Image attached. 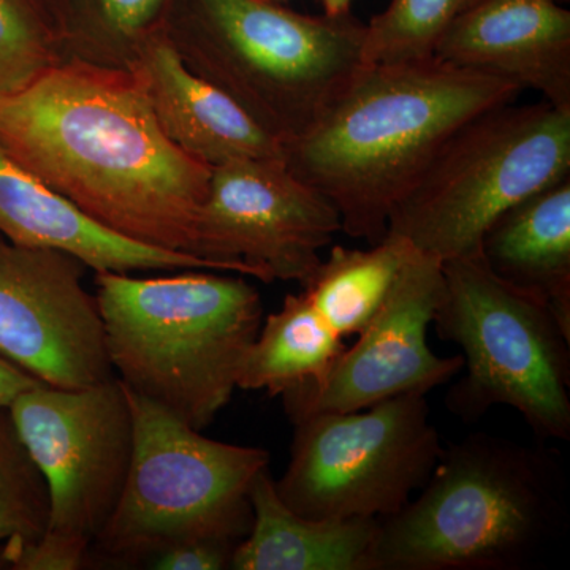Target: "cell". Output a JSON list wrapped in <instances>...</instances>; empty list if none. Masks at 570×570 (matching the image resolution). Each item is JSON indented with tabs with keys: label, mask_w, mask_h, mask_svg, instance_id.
<instances>
[{
	"label": "cell",
	"mask_w": 570,
	"mask_h": 570,
	"mask_svg": "<svg viewBox=\"0 0 570 570\" xmlns=\"http://www.w3.org/2000/svg\"><path fill=\"white\" fill-rule=\"evenodd\" d=\"M0 146L100 227L190 254L213 167L167 137L132 71L58 63L0 97Z\"/></svg>",
	"instance_id": "6da1fadb"
},
{
	"label": "cell",
	"mask_w": 570,
	"mask_h": 570,
	"mask_svg": "<svg viewBox=\"0 0 570 570\" xmlns=\"http://www.w3.org/2000/svg\"><path fill=\"white\" fill-rule=\"evenodd\" d=\"M521 91L434 56L363 63L324 115L283 146L284 164L335 206L344 234L374 246L450 135Z\"/></svg>",
	"instance_id": "7a4b0ae2"
},
{
	"label": "cell",
	"mask_w": 570,
	"mask_h": 570,
	"mask_svg": "<svg viewBox=\"0 0 570 570\" xmlns=\"http://www.w3.org/2000/svg\"><path fill=\"white\" fill-rule=\"evenodd\" d=\"M566 528L560 455L478 431L444 445L417 497L379 520L371 570L528 569Z\"/></svg>",
	"instance_id": "3957f363"
},
{
	"label": "cell",
	"mask_w": 570,
	"mask_h": 570,
	"mask_svg": "<svg viewBox=\"0 0 570 570\" xmlns=\"http://www.w3.org/2000/svg\"><path fill=\"white\" fill-rule=\"evenodd\" d=\"M216 273L223 272L96 273L116 377L198 431L230 403L243 358L264 322L257 288Z\"/></svg>",
	"instance_id": "277c9868"
},
{
	"label": "cell",
	"mask_w": 570,
	"mask_h": 570,
	"mask_svg": "<svg viewBox=\"0 0 570 570\" xmlns=\"http://www.w3.org/2000/svg\"><path fill=\"white\" fill-rule=\"evenodd\" d=\"M365 22L275 0H175L165 36L266 134L287 145L324 115L363 66Z\"/></svg>",
	"instance_id": "5b68a950"
},
{
	"label": "cell",
	"mask_w": 570,
	"mask_h": 570,
	"mask_svg": "<svg viewBox=\"0 0 570 570\" xmlns=\"http://www.w3.org/2000/svg\"><path fill=\"white\" fill-rule=\"evenodd\" d=\"M444 294L433 324L463 351V376L445 406L472 423L515 409L540 441L570 439V328L547 299L501 279L482 254L442 264Z\"/></svg>",
	"instance_id": "8992f818"
},
{
	"label": "cell",
	"mask_w": 570,
	"mask_h": 570,
	"mask_svg": "<svg viewBox=\"0 0 570 570\" xmlns=\"http://www.w3.org/2000/svg\"><path fill=\"white\" fill-rule=\"evenodd\" d=\"M570 175V110L499 105L455 130L392 209L387 235L439 262L480 253L508 209Z\"/></svg>",
	"instance_id": "52a82bcc"
},
{
	"label": "cell",
	"mask_w": 570,
	"mask_h": 570,
	"mask_svg": "<svg viewBox=\"0 0 570 570\" xmlns=\"http://www.w3.org/2000/svg\"><path fill=\"white\" fill-rule=\"evenodd\" d=\"M126 392L132 461L92 550L129 564L194 540L238 546L253 527L250 487L269 468L268 450L214 441L148 397Z\"/></svg>",
	"instance_id": "ba28073f"
},
{
	"label": "cell",
	"mask_w": 570,
	"mask_h": 570,
	"mask_svg": "<svg viewBox=\"0 0 570 570\" xmlns=\"http://www.w3.org/2000/svg\"><path fill=\"white\" fill-rule=\"evenodd\" d=\"M10 417L47 483L50 515L17 570L80 569L121 499L134 453V417L118 377L94 387L36 385Z\"/></svg>",
	"instance_id": "9c48e42d"
},
{
	"label": "cell",
	"mask_w": 570,
	"mask_h": 570,
	"mask_svg": "<svg viewBox=\"0 0 570 570\" xmlns=\"http://www.w3.org/2000/svg\"><path fill=\"white\" fill-rule=\"evenodd\" d=\"M292 425L291 460L275 487L288 509L313 520L395 515L423 489L444 448L423 393Z\"/></svg>",
	"instance_id": "30bf717a"
},
{
	"label": "cell",
	"mask_w": 570,
	"mask_h": 570,
	"mask_svg": "<svg viewBox=\"0 0 570 570\" xmlns=\"http://www.w3.org/2000/svg\"><path fill=\"white\" fill-rule=\"evenodd\" d=\"M337 232L335 206L284 160H234L213 167L190 254L265 284L303 285Z\"/></svg>",
	"instance_id": "8fae6325"
},
{
	"label": "cell",
	"mask_w": 570,
	"mask_h": 570,
	"mask_svg": "<svg viewBox=\"0 0 570 570\" xmlns=\"http://www.w3.org/2000/svg\"><path fill=\"white\" fill-rule=\"evenodd\" d=\"M88 266L48 247L0 235V356L55 389L94 387L115 377Z\"/></svg>",
	"instance_id": "7c38bea8"
},
{
	"label": "cell",
	"mask_w": 570,
	"mask_h": 570,
	"mask_svg": "<svg viewBox=\"0 0 570 570\" xmlns=\"http://www.w3.org/2000/svg\"><path fill=\"white\" fill-rule=\"evenodd\" d=\"M442 294V262L415 249L376 317L354 346L344 348L325 381L281 395L291 422L322 412L362 411L407 393L428 395L459 376L463 356H439L428 344Z\"/></svg>",
	"instance_id": "4fadbf2b"
},
{
	"label": "cell",
	"mask_w": 570,
	"mask_h": 570,
	"mask_svg": "<svg viewBox=\"0 0 570 570\" xmlns=\"http://www.w3.org/2000/svg\"><path fill=\"white\" fill-rule=\"evenodd\" d=\"M434 58L570 110V11L560 0H480L445 31Z\"/></svg>",
	"instance_id": "5bb4252c"
},
{
	"label": "cell",
	"mask_w": 570,
	"mask_h": 570,
	"mask_svg": "<svg viewBox=\"0 0 570 570\" xmlns=\"http://www.w3.org/2000/svg\"><path fill=\"white\" fill-rule=\"evenodd\" d=\"M167 137L217 167L234 160H284L283 145L212 82L181 61L164 32L142 45L129 69Z\"/></svg>",
	"instance_id": "9a60e30c"
},
{
	"label": "cell",
	"mask_w": 570,
	"mask_h": 570,
	"mask_svg": "<svg viewBox=\"0 0 570 570\" xmlns=\"http://www.w3.org/2000/svg\"><path fill=\"white\" fill-rule=\"evenodd\" d=\"M0 235L14 245L75 255L94 272H178L219 265L195 255L135 243L100 227L48 189L0 146Z\"/></svg>",
	"instance_id": "2e32d148"
},
{
	"label": "cell",
	"mask_w": 570,
	"mask_h": 570,
	"mask_svg": "<svg viewBox=\"0 0 570 570\" xmlns=\"http://www.w3.org/2000/svg\"><path fill=\"white\" fill-rule=\"evenodd\" d=\"M253 527L236 546L234 570H371L379 520H313L284 504L269 468L250 487Z\"/></svg>",
	"instance_id": "e0dca14e"
},
{
	"label": "cell",
	"mask_w": 570,
	"mask_h": 570,
	"mask_svg": "<svg viewBox=\"0 0 570 570\" xmlns=\"http://www.w3.org/2000/svg\"><path fill=\"white\" fill-rule=\"evenodd\" d=\"M480 254L494 275L547 299L570 328V175L494 220Z\"/></svg>",
	"instance_id": "ac0fdd59"
},
{
	"label": "cell",
	"mask_w": 570,
	"mask_h": 570,
	"mask_svg": "<svg viewBox=\"0 0 570 570\" xmlns=\"http://www.w3.org/2000/svg\"><path fill=\"white\" fill-rule=\"evenodd\" d=\"M343 337L333 332L305 292L288 294L283 306L262 322L247 348L236 389L281 396L305 384H321L343 354Z\"/></svg>",
	"instance_id": "d6986e66"
},
{
	"label": "cell",
	"mask_w": 570,
	"mask_h": 570,
	"mask_svg": "<svg viewBox=\"0 0 570 570\" xmlns=\"http://www.w3.org/2000/svg\"><path fill=\"white\" fill-rule=\"evenodd\" d=\"M414 253L407 239L392 235L370 249L333 246L302 292L337 336H358L376 317Z\"/></svg>",
	"instance_id": "ffe728a7"
},
{
	"label": "cell",
	"mask_w": 570,
	"mask_h": 570,
	"mask_svg": "<svg viewBox=\"0 0 570 570\" xmlns=\"http://www.w3.org/2000/svg\"><path fill=\"white\" fill-rule=\"evenodd\" d=\"M63 59L129 70L142 45L164 32L175 0H41Z\"/></svg>",
	"instance_id": "44dd1931"
},
{
	"label": "cell",
	"mask_w": 570,
	"mask_h": 570,
	"mask_svg": "<svg viewBox=\"0 0 570 570\" xmlns=\"http://www.w3.org/2000/svg\"><path fill=\"white\" fill-rule=\"evenodd\" d=\"M50 499L47 483L36 466L10 417L0 409V550L14 568L26 550L47 530Z\"/></svg>",
	"instance_id": "7402d4cb"
},
{
	"label": "cell",
	"mask_w": 570,
	"mask_h": 570,
	"mask_svg": "<svg viewBox=\"0 0 570 570\" xmlns=\"http://www.w3.org/2000/svg\"><path fill=\"white\" fill-rule=\"evenodd\" d=\"M480 0H390L366 22L362 62L395 63L433 58L450 26Z\"/></svg>",
	"instance_id": "603a6c76"
},
{
	"label": "cell",
	"mask_w": 570,
	"mask_h": 570,
	"mask_svg": "<svg viewBox=\"0 0 570 570\" xmlns=\"http://www.w3.org/2000/svg\"><path fill=\"white\" fill-rule=\"evenodd\" d=\"M66 61L41 0H0V97Z\"/></svg>",
	"instance_id": "cb8c5ba5"
},
{
	"label": "cell",
	"mask_w": 570,
	"mask_h": 570,
	"mask_svg": "<svg viewBox=\"0 0 570 570\" xmlns=\"http://www.w3.org/2000/svg\"><path fill=\"white\" fill-rule=\"evenodd\" d=\"M235 549L228 543L194 540L168 547L149 562L159 570H224L230 569Z\"/></svg>",
	"instance_id": "d4e9b609"
},
{
	"label": "cell",
	"mask_w": 570,
	"mask_h": 570,
	"mask_svg": "<svg viewBox=\"0 0 570 570\" xmlns=\"http://www.w3.org/2000/svg\"><path fill=\"white\" fill-rule=\"evenodd\" d=\"M40 384L31 374L0 356V409L9 407L14 397Z\"/></svg>",
	"instance_id": "484cf974"
},
{
	"label": "cell",
	"mask_w": 570,
	"mask_h": 570,
	"mask_svg": "<svg viewBox=\"0 0 570 570\" xmlns=\"http://www.w3.org/2000/svg\"><path fill=\"white\" fill-rule=\"evenodd\" d=\"M317 2L328 17H341V14L351 13L354 0H317Z\"/></svg>",
	"instance_id": "4316f807"
},
{
	"label": "cell",
	"mask_w": 570,
	"mask_h": 570,
	"mask_svg": "<svg viewBox=\"0 0 570 570\" xmlns=\"http://www.w3.org/2000/svg\"><path fill=\"white\" fill-rule=\"evenodd\" d=\"M0 564H6V561H3L2 550H0Z\"/></svg>",
	"instance_id": "83f0119b"
},
{
	"label": "cell",
	"mask_w": 570,
	"mask_h": 570,
	"mask_svg": "<svg viewBox=\"0 0 570 570\" xmlns=\"http://www.w3.org/2000/svg\"><path fill=\"white\" fill-rule=\"evenodd\" d=\"M275 2H281V3H283V2H285V0H275Z\"/></svg>",
	"instance_id": "f1b7e54d"
},
{
	"label": "cell",
	"mask_w": 570,
	"mask_h": 570,
	"mask_svg": "<svg viewBox=\"0 0 570 570\" xmlns=\"http://www.w3.org/2000/svg\"><path fill=\"white\" fill-rule=\"evenodd\" d=\"M560 2H562V0H560Z\"/></svg>",
	"instance_id": "f546056e"
}]
</instances>
